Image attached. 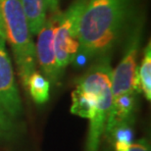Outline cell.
<instances>
[{"label": "cell", "mask_w": 151, "mask_h": 151, "mask_svg": "<svg viewBox=\"0 0 151 151\" xmlns=\"http://www.w3.org/2000/svg\"><path fill=\"white\" fill-rule=\"evenodd\" d=\"M18 127L0 105V141H9L16 137Z\"/></svg>", "instance_id": "12"}, {"label": "cell", "mask_w": 151, "mask_h": 151, "mask_svg": "<svg viewBox=\"0 0 151 151\" xmlns=\"http://www.w3.org/2000/svg\"><path fill=\"white\" fill-rule=\"evenodd\" d=\"M0 105L13 119L22 115V100L5 39L0 37Z\"/></svg>", "instance_id": "5"}, {"label": "cell", "mask_w": 151, "mask_h": 151, "mask_svg": "<svg viewBox=\"0 0 151 151\" xmlns=\"http://www.w3.org/2000/svg\"><path fill=\"white\" fill-rule=\"evenodd\" d=\"M143 29V18L137 15L127 31L125 50L122 59L112 71L113 98L127 93H138L137 89V70Z\"/></svg>", "instance_id": "3"}, {"label": "cell", "mask_w": 151, "mask_h": 151, "mask_svg": "<svg viewBox=\"0 0 151 151\" xmlns=\"http://www.w3.org/2000/svg\"><path fill=\"white\" fill-rule=\"evenodd\" d=\"M107 94H112V91L98 96L91 92L78 88V87H75L74 91L72 92L71 112L81 118H86L88 120L91 119L94 116L100 99Z\"/></svg>", "instance_id": "8"}, {"label": "cell", "mask_w": 151, "mask_h": 151, "mask_svg": "<svg viewBox=\"0 0 151 151\" xmlns=\"http://www.w3.org/2000/svg\"><path fill=\"white\" fill-rule=\"evenodd\" d=\"M135 0H86L80 27L77 58L106 54L127 32L137 17Z\"/></svg>", "instance_id": "1"}, {"label": "cell", "mask_w": 151, "mask_h": 151, "mask_svg": "<svg viewBox=\"0 0 151 151\" xmlns=\"http://www.w3.org/2000/svg\"><path fill=\"white\" fill-rule=\"evenodd\" d=\"M137 89L142 92L146 100H151V44L146 45L140 65L137 70Z\"/></svg>", "instance_id": "10"}, {"label": "cell", "mask_w": 151, "mask_h": 151, "mask_svg": "<svg viewBox=\"0 0 151 151\" xmlns=\"http://www.w3.org/2000/svg\"><path fill=\"white\" fill-rule=\"evenodd\" d=\"M108 138L115 142L132 143L134 139V132H132V123H125L119 125L115 128L111 134L108 135Z\"/></svg>", "instance_id": "13"}, {"label": "cell", "mask_w": 151, "mask_h": 151, "mask_svg": "<svg viewBox=\"0 0 151 151\" xmlns=\"http://www.w3.org/2000/svg\"><path fill=\"white\" fill-rule=\"evenodd\" d=\"M32 35H37L46 20L47 0H21Z\"/></svg>", "instance_id": "9"}, {"label": "cell", "mask_w": 151, "mask_h": 151, "mask_svg": "<svg viewBox=\"0 0 151 151\" xmlns=\"http://www.w3.org/2000/svg\"><path fill=\"white\" fill-rule=\"evenodd\" d=\"M26 89L37 104H43L49 99L50 81L37 71L29 76Z\"/></svg>", "instance_id": "11"}, {"label": "cell", "mask_w": 151, "mask_h": 151, "mask_svg": "<svg viewBox=\"0 0 151 151\" xmlns=\"http://www.w3.org/2000/svg\"><path fill=\"white\" fill-rule=\"evenodd\" d=\"M127 151H150L149 142L146 139H139L135 142H132Z\"/></svg>", "instance_id": "14"}, {"label": "cell", "mask_w": 151, "mask_h": 151, "mask_svg": "<svg viewBox=\"0 0 151 151\" xmlns=\"http://www.w3.org/2000/svg\"><path fill=\"white\" fill-rule=\"evenodd\" d=\"M60 12L51 13V16L45 20L43 26L37 34V42L35 45V57L42 73L49 81L56 83L60 78V74L56 65L54 35Z\"/></svg>", "instance_id": "6"}, {"label": "cell", "mask_w": 151, "mask_h": 151, "mask_svg": "<svg viewBox=\"0 0 151 151\" xmlns=\"http://www.w3.org/2000/svg\"><path fill=\"white\" fill-rule=\"evenodd\" d=\"M135 104L137 93H127L113 98L112 106L108 114L103 134L108 137V135L117 126L125 123H132Z\"/></svg>", "instance_id": "7"}, {"label": "cell", "mask_w": 151, "mask_h": 151, "mask_svg": "<svg viewBox=\"0 0 151 151\" xmlns=\"http://www.w3.org/2000/svg\"><path fill=\"white\" fill-rule=\"evenodd\" d=\"M0 37L5 39V31H4V25H3L2 16H1V10H0Z\"/></svg>", "instance_id": "16"}, {"label": "cell", "mask_w": 151, "mask_h": 151, "mask_svg": "<svg viewBox=\"0 0 151 151\" xmlns=\"http://www.w3.org/2000/svg\"><path fill=\"white\" fill-rule=\"evenodd\" d=\"M86 0H75L67 10L60 12L54 35L56 65L60 76L78 55V27Z\"/></svg>", "instance_id": "4"}, {"label": "cell", "mask_w": 151, "mask_h": 151, "mask_svg": "<svg viewBox=\"0 0 151 151\" xmlns=\"http://www.w3.org/2000/svg\"><path fill=\"white\" fill-rule=\"evenodd\" d=\"M58 0H47V8L51 13L58 12Z\"/></svg>", "instance_id": "15"}, {"label": "cell", "mask_w": 151, "mask_h": 151, "mask_svg": "<svg viewBox=\"0 0 151 151\" xmlns=\"http://www.w3.org/2000/svg\"><path fill=\"white\" fill-rule=\"evenodd\" d=\"M0 10L5 31V40L14 54L18 74L24 87L35 70V45L21 0H0Z\"/></svg>", "instance_id": "2"}]
</instances>
